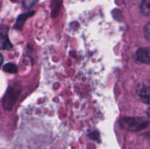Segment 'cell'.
Instances as JSON below:
<instances>
[{
  "label": "cell",
  "mask_w": 150,
  "mask_h": 149,
  "mask_svg": "<svg viewBox=\"0 0 150 149\" xmlns=\"http://www.w3.org/2000/svg\"><path fill=\"white\" fill-rule=\"evenodd\" d=\"M138 61L144 64H150V47L140 48L136 52Z\"/></svg>",
  "instance_id": "6da1fadb"
},
{
  "label": "cell",
  "mask_w": 150,
  "mask_h": 149,
  "mask_svg": "<svg viewBox=\"0 0 150 149\" xmlns=\"http://www.w3.org/2000/svg\"><path fill=\"white\" fill-rule=\"evenodd\" d=\"M142 102L150 105V86L143 87L138 92Z\"/></svg>",
  "instance_id": "7a4b0ae2"
},
{
  "label": "cell",
  "mask_w": 150,
  "mask_h": 149,
  "mask_svg": "<svg viewBox=\"0 0 150 149\" xmlns=\"http://www.w3.org/2000/svg\"><path fill=\"white\" fill-rule=\"evenodd\" d=\"M141 12L146 16H150V0H143L140 6Z\"/></svg>",
  "instance_id": "3957f363"
},
{
  "label": "cell",
  "mask_w": 150,
  "mask_h": 149,
  "mask_svg": "<svg viewBox=\"0 0 150 149\" xmlns=\"http://www.w3.org/2000/svg\"><path fill=\"white\" fill-rule=\"evenodd\" d=\"M4 71L10 73H16L17 72V67L13 64H7L4 67Z\"/></svg>",
  "instance_id": "277c9868"
},
{
  "label": "cell",
  "mask_w": 150,
  "mask_h": 149,
  "mask_svg": "<svg viewBox=\"0 0 150 149\" xmlns=\"http://www.w3.org/2000/svg\"><path fill=\"white\" fill-rule=\"evenodd\" d=\"M39 0H23V6L26 9H30L37 4Z\"/></svg>",
  "instance_id": "5b68a950"
},
{
  "label": "cell",
  "mask_w": 150,
  "mask_h": 149,
  "mask_svg": "<svg viewBox=\"0 0 150 149\" xmlns=\"http://www.w3.org/2000/svg\"><path fill=\"white\" fill-rule=\"evenodd\" d=\"M144 36L146 39L150 41V21L147 24H146L144 29Z\"/></svg>",
  "instance_id": "8992f818"
},
{
  "label": "cell",
  "mask_w": 150,
  "mask_h": 149,
  "mask_svg": "<svg viewBox=\"0 0 150 149\" xmlns=\"http://www.w3.org/2000/svg\"><path fill=\"white\" fill-rule=\"evenodd\" d=\"M146 114H147L148 117H149V118H150V108H148L147 111H146Z\"/></svg>",
  "instance_id": "52a82bcc"
},
{
  "label": "cell",
  "mask_w": 150,
  "mask_h": 149,
  "mask_svg": "<svg viewBox=\"0 0 150 149\" xmlns=\"http://www.w3.org/2000/svg\"><path fill=\"white\" fill-rule=\"evenodd\" d=\"M12 1H15V0H12Z\"/></svg>",
  "instance_id": "ba28073f"
}]
</instances>
